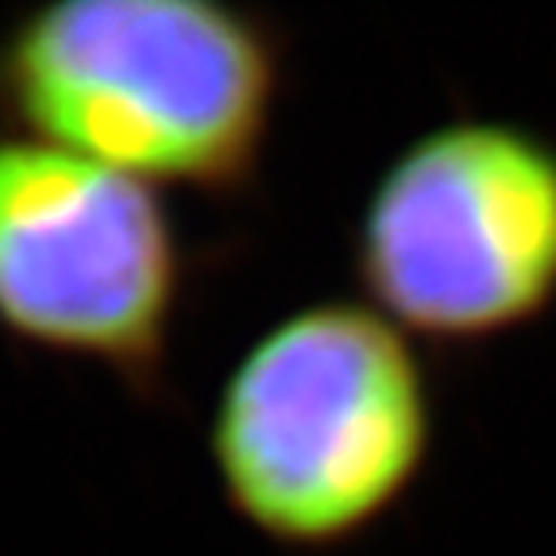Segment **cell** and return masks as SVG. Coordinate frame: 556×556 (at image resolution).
Listing matches in <instances>:
<instances>
[{"instance_id":"6da1fadb","label":"cell","mask_w":556,"mask_h":556,"mask_svg":"<svg viewBox=\"0 0 556 556\" xmlns=\"http://www.w3.org/2000/svg\"><path fill=\"white\" fill-rule=\"evenodd\" d=\"M290 35L225 0H59L0 35V113L24 136L155 190H260Z\"/></svg>"},{"instance_id":"7a4b0ae2","label":"cell","mask_w":556,"mask_h":556,"mask_svg":"<svg viewBox=\"0 0 556 556\" xmlns=\"http://www.w3.org/2000/svg\"><path fill=\"white\" fill-rule=\"evenodd\" d=\"M228 514L282 553L325 556L399 514L437 448L414 337L364 298H317L243 348L208 417Z\"/></svg>"},{"instance_id":"3957f363","label":"cell","mask_w":556,"mask_h":556,"mask_svg":"<svg viewBox=\"0 0 556 556\" xmlns=\"http://www.w3.org/2000/svg\"><path fill=\"white\" fill-rule=\"evenodd\" d=\"M352 278L417 344L464 352L556 309V139L452 116L375 174L352 225Z\"/></svg>"},{"instance_id":"277c9868","label":"cell","mask_w":556,"mask_h":556,"mask_svg":"<svg viewBox=\"0 0 556 556\" xmlns=\"http://www.w3.org/2000/svg\"><path fill=\"white\" fill-rule=\"evenodd\" d=\"M190 290V248L163 190L0 131V329L109 371L159 402Z\"/></svg>"}]
</instances>
